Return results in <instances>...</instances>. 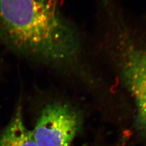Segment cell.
I'll return each mask as SVG.
<instances>
[{
  "label": "cell",
  "mask_w": 146,
  "mask_h": 146,
  "mask_svg": "<svg viewBox=\"0 0 146 146\" xmlns=\"http://www.w3.org/2000/svg\"><path fill=\"white\" fill-rule=\"evenodd\" d=\"M81 124L80 114L71 104L48 98L38 108L32 132L38 146H71Z\"/></svg>",
  "instance_id": "obj_3"
},
{
  "label": "cell",
  "mask_w": 146,
  "mask_h": 146,
  "mask_svg": "<svg viewBox=\"0 0 146 146\" xmlns=\"http://www.w3.org/2000/svg\"><path fill=\"white\" fill-rule=\"evenodd\" d=\"M0 40L19 56L59 72L77 69L85 54L80 34L56 0H0Z\"/></svg>",
  "instance_id": "obj_1"
},
{
  "label": "cell",
  "mask_w": 146,
  "mask_h": 146,
  "mask_svg": "<svg viewBox=\"0 0 146 146\" xmlns=\"http://www.w3.org/2000/svg\"><path fill=\"white\" fill-rule=\"evenodd\" d=\"M110 31L106 51L118 68L136 108V125L146 135V36L136 33L108 7Z\"/></svg>",
  "instance_id": "obj_2"
},
{
  "label": "cell",
  "mask_w": 146,
  "mask_h": 146,
  "mask_svg": "<svg viewBox=\"0 0 146 146\" xmlns=\"http://www.w3.org/2000/svg\"><path fill=\"white\" fill-rule=\"evenodd\" d=\"M0 146H38L32 130L25 125L21 97L11 119L0 131Z\"/></svg>",
  "instance_id": "obj_4"
}]
</instances>
